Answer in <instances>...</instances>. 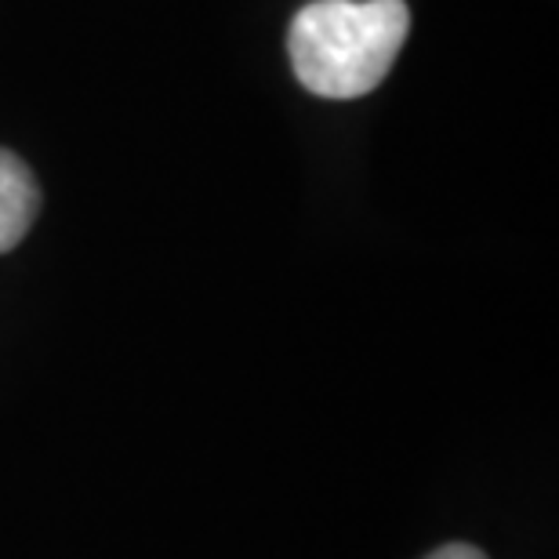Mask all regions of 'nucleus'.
I'll list each match as a JSON object with an SVG mask.
<instances>
[{
  "mask_svg": "<svg viewBox=\"0 0 559 559\" xmlns=\"http://www.w3.org/2000/svg\"><path fill=\"white\" fill-rule=\"evenodd\" d=\"M411 33L404 0H312L287 29L290 66L320 98L371 95Z\"/></svg>",
  "mask_w": 559,
  "mask_h": 559,
  "instance_id": "nucleus-1",
  "label": "nucleus"
},
{
  "mask_svg": "<svg viewBox=\"0 0 559 559\" xmlns=\"http://www.w3.org/2000/svg\"><path fill=\"white\" fill-rule=\"evenodd\" d=\"M40 211L37 178L15 153L0 150V254L15 251Z\"/></svg>",
  "mask_w": 559,
  "mask_h": 559,
  "instance_id": "nucleus-2",
  "label": "nucleus"
},
{
  "mask_svg": "<svg viewBox=\"0 0 559 559\" xmlns=\"http://www.w3.org/2000/svg\"><path fill=\"white\" fill-rule=\"evenodd\" d=\"M425 559H487L476 545H465V542H454V545H443V549L429 552Z\"/></svg>",
  "mask_w": 559,
  "mask_h": 559,
  "instance_id": "nucleus-3",
  "label": "nucleus"
}]
</instances>
